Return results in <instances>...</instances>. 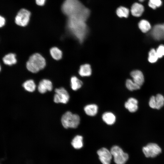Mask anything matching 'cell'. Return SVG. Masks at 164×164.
<instances>
[{
    "label": "cell",
    "mask_w": 164,
    "mask_h": 164,
    "mask_svg": "<svg viewBox=\"0 0 164 164\" xmlns=\"http://www.w3.org/2000/svg\"><path fill=\"white\" fill-rule=\"evenodd\" d=\"M138 101L133 98H129L125 104V107L131 112H134L138 109Z\"/></svg>",
    "instance_id": "cell-13"
},
{
    "label": "cell",
    "mask_w": 164,
    "mask_h": 164,
    "mask_svg": "<svg viewBox=\"0 0 164 164\" xmlns=\"http://www.w3.org/2000/svg\"><path fill=\"white\" fill-rule=\"evenodd\" d=\"M102 118L104 122L109 125L113 124L116 121L115 115L113 113L110 112L104 113L102 114Z\"/></svg>",
    "instance_id": "cell-15"
},
{
    "label": "cell",
    "mask_w": 164,
    "mask_h": 164,
    "mask_svg": "<svg viewBox=\"0 0 164 164\" xmlns=\"http://www.w3.org/2000/svg\"><path fill=\"white\" fill-rule=\"evenodd\" d=\"M98 107L95 104H89L86 105L84 108L85 113L88 116H93L97 113Z\"/></svg>",
    "instance_id": "cell-17"
},
{
    "label": "cell",
    "mask_w": 164,
    "mask_h": 164,
    "mask_svg": "<svg viewBox=\"0 0 164 164\" xmlns=\"http://www.w3.org/2000/svg\"><path fill=\"white\" fill-rule=\"evenodd\" d=\"M80 118L79 115L73 114L70 111L65 113L61 118V122L65 128H76L79 125Z\"/></svg>",
    "instance_id": "cell-4"
},
{
    "label": "cell",
    "mask_w": 164,
    "mask_h": 164,
    "mask_svg": "<svg viewBox=\"0 0 164 164\" xmlns=\"http://www.w3.org/2000/svg\"><path fill=\"white\" fill-rule=\"evenodd\" d=\"M0 26L1 27L4 25L5 23V19L3 17L0 16Z\"/></svg>",
    "instance_id": "cell-32"
},
{
    "label": "cell",
    "mask_w": 164,
    "mask_h": 164,
    "mask_svg": "<svg viewBox=\"0 0 164 164\" xmlns=\"http://www.w3.org/2000/svg\"><path fill=\"white\" fill-rule=\"evenodd\" d=\"M63 13L67 17H74L86 21L90 12L79 0H65L61 6Z\"/></svg>",
    "instance_id": "cell-1"
},
{
    "label": "cell",
    "mask_w": 164,
    "mask_h": 164,
    "mask_svg": "<svg viewBox=\"0 0 164 164\" xmlns=\"http://www.w3.org/2000/svg\"><path fill=\"white\" fill-rule=\"evenodd\" d=\"M99 159L103 164H110L112 158V155L108 149L102 148L97 152Z\"/></svg>",
    "instance_id": "cell-9"
},
{
    "label": "cell",
    "mask_w": 164,
    "mask_h": 164,
    "mask_svg": "<svg viewBox=\"0 0 164 164\" xmlns=\"http://www.w3.org/2000/svg\"><path fill=\"white\" fill-rule=\"evenodd\" d=\"M50 52L52 57L55 60H59L62 58V52L56 47L52 48L50 50Z\"/></svg>",
    "instance_id": "cell-23"
},
{
    "label": "cell",
    "mask_w": 164,
    "mask_h": 164,
    "mask_svg": "<svg viewBox=\"0 0 164 164\" xmlns=\"http://www.w3.org/2000/svg\"><path fill=\"white\" fill-rule=\"evenodd\" d=\"M152 37L155 40H160L164 39V23L155 25L151 32Z\"/></svg>",
    "instance_id": "cell-10"
},
{
    "label": "cell",
    "mask_w": 164,
    "mask_h": 164,
    "mask_svg": "<svg viewBox=\"0 0 164 164\" xmlns=\"http://www.w3.org/2000/svg\"><path fill=\"white\" fill-rule=\"evenodd\" d=\"M55 94L53 101L56 103H67L69 99L70 96L67 91L63 87L56 88L55 90Z\"/></svg>",
    "instance_id": "cell-7"
},
{
    "label": "cell",
    "mask_w": 164,
    "mask_h": 164,
    "mask_svg": "<svg viewBox=\"0 0 164 164\" xmlns=\"http://www.w3.org/2000/svg\"><path fill=\"white\" fill-rule=\"evenodd\" d=\"M130 75L135 83L140 86L143 84L144 78L141 71L138 70H134L131 72Z\"/></svg>",
    "instance_id": "cell-12"
},
{
    "label": "cell",
    "mask_w": 164,
    "mask_h": 164,
    "mask_svg": "<svg viewBox=\"0 0 164 164\" xmlns=\"http://www.w3.org/2000/svg\"><path fill=\"white\" fill-rule=\"evenodd\" d=\"M149 105L151 108L155 109L156 104L155 96H153L150 97L149 102Z\"/></svg>",
    "instance_id": "cell-30"
},
{
    "label": "cell",
    "mask_w": 164,
    "mask_h": 164,
    "mask_svg": "<svg viewBox=\"0 0 164 164\" xmlns=\"http://www.w3.org/2000/svg\"><path fill=\"white\" fill-rule=\"evenodd\" d=\"M46 65L44 58L40 54L35 53L30 57L26 63V67L29 71L36 73L43 69Z\"/></svg>",
    "instance_id": "cell-3"
},
{
    "label": "cell",
    "mask_w": 164,
    "mask_h": 164,
    "mask_svg": "<svg viewBox=\"0 0 164 164\" xmlns=\"http://www.w3.org/2000/svg\"><path fill=\"white\" fill-rule=\"evenodd\" d=\"M142 151L146 157L154 158L161 153L162 149L157 144L149 143L143 148Z\"/></svg>",
    "instance_id": "cell-6"
},
{
    "label": "cell",
    "mask_w": 164,
    "mask_h": 164,
    "mask_svg": "<svg viewBox=\"0 0 164 164\" xmlns=\"http://www.w3.org/2000/svg\"><path fill=\"white\" fill-rule=\"evenodd\" d=\"M129 9L125 7L121 6L118 8L116 10V14L120 18H127L129 14Z\"/></svg>",
    "instance_id": "cell-24"
},
{
    "label": "cell",
    "mask_w": 164,
    "mask_h": 164,
    "mask_svg": "<svg viewBox=\"0 0 164 164\" xmlns=\"http://www.w3.org/2000/svg\"><path fill=\"white\" fill-rule=\"evenodd\" d=\"M145 0H139V1L140 2H142Z\"/></svg>",
    "instance_id": "cell-33"
},
{
    "label": "cell",
    "mask_w": 164,
    "mask_h": 164,
    "mask_svg": "<svg viewBox=\"0 0 164 164\" xmlns=\"http://www.w3.org/2000/svg\"><path fill=\"white\" fill-rule=\"evenodd\" d=\"M30 15V12L25 9H21L15 18V22L17 25L25 26L28 24Z\"/></svg>",
    "instance_id": "cell-8"
},
{
    "label": "cell",
    "mask_w": 164,
    "mask_h": 164,
    "mask_svg": "<svg viewBox=\"0 0 164 164\" xmlns=\"http://www.w3.org/2000/svg\"><path fill=\"white\" fill-rule=\"evenodd\" d=\"M144 10L143 6L139 3H135L132 5L131 11L132 15L135 17L140 16Z\"/></svg>",
    "instance_id": "cell-14"
},
{
    "label": "cell",
    "mask_w": 164,
    "mask_h": 164,
    "mask_svg": "<svg viewBox=\"0 0 164 164\" xmlns=\"http://www.w3.org/2000/svg\"><path fill=\"white\" fill-rule=\"evenodd\" d=\"M79 75L82 77H88L92 73V70L90 65L85 64L81 65L78 71Z\"/></svg>",
    "instance_id": "cell-16"
},
{
    "label": "cell",
    "mask_w": 164,
    "mask_h": 164,
    "mask_svg": "<svg viewBox=\"0 0 164 164\" xmlns=\"http://www.w3.org/2000/svg\"><path fill=\"white\" fill-rule=\"evenodd\" d=\"M67 26L70 33L80 43H82L88 32L86 21L74 17H68Z\"/></svg>",
    "instance_id": "cell-2"
},
{
    "label": "cell",
    "mask_w": 164,
    "mask_h": 164,
    "mask_svg": "<svg viewBox=\"0 0 164 164\" xmlns=\"http://www.w3.org/2000/svg\"><path fill=\"white\" fill-rule=\"evenodd\" d=\"M15 56V54L12 53L7 54L3 58V62L4 64L8 65L14 64L17 62Z\"/></svg>",
    "instance_id": "cell-19"
},
{
    "label": "cell",
    "mask_w": 164,
    "mask_h": 164,
    "mask_svg": "<svg viewBox=\"0 0 164 164\" xmlns=\"http://www.w3.org/2000/svg\"><path fill=\"white\" fill-rule=\"evenodd\" d=\"M156 50L159 58H161L164 56V45H160Z\"/></svg>",
    "instance_id": "cell-29"
},
{
    "label": "cell",
    "mask_w": 164,
    "mask_h": 164,
    "mask_svg": "<svg viewBox=\"0 0 164 164\" xmlns=\"http://www.w3.org/2000/svg\"><path fill=\"white\" fill-rule=\"evenodd\" d=\"M53 89L51 82L47 79H43L39 83L38 87V91L40 93L44 94L47 91H51Z\"/></svg>",
    "instance_id": "cell-11"
},
{
    "label": "cell",
    "mask_w": 164,
    "mask_h": 164,
    "mask_svg": "<svg viewBox=\"0 0 164 164\" xmlns=\"http://www.w3.org/2000/svg\"><path fill=\"white\" fill-rule=\"evenodd\" d=\"M82 81L76 77L74 76L72 77L70 79V85L72 89L76 91L80 89L82 86Z\"/></svg>",
    "instance_id": "cell-20"
},
{
    "label": "cell",
    "mask_w": 164,
    "mask_h": 164,
    "mask_svg": "<svg viewBox=\"0 0 164 164\" xmlns=\"http://www.w3.org/2000/svg\"><path fill=\"white\" fill-rule=\"evenodd\" d=\"M110 152L114 157V161L116 164H125L128 159V154L117 145L113 146Z\"/></svg>",
    "instance_id": "cell-5"
},
{
    "label": "cell",
    "mask_w": 164,
    "mask_h": 164,
    "mask_svg": "<svg viewBox=\"0 0 164 164\" xmlns=\"http://www.w3.org/2000/svg\"><path fill=\"white\" fill-rule=\"evenodd\" d=\"M46 0H36V4L42 6L44 4Z\"/></svg>",
    "instance_id": "cell-31"
},
{
    "label": "cell",
    "mask_w": 164,
    "mask_h": 164,
    "mask_svg": "<svg viewBox=\"0 0 164 164\" xmlns=\"http://www.w3.org/2000/svg\"><path fill=\"white\" fill-rule=\"evenodd\" d=\"M22 86L24 89L29 92H33L36 89V85L34 81L32 80H26L24 82Z\"/></svg>",
    "instance_id": "cell-22"
},
{
    "label": "cell",
    "mask_w": 164,
    "mask_h": 164,
    "mask_svg": "<svg viewBox=\"0 0 164 164\" xmlns=\"http://www.w3.org/2000/svg\"><path fill=\"white\" fill-rule=\"evenodd\" d=\"M138 26L140 30L143 33H146L151 29L149 22L145 19L141 20L138 23Z\"/></svg>",
    "instance_id": "cell-21"
},
{
    "label": "cell",
    "mask_w": 164,
    "mask_h": 164,
    "mask_svg": "<svg viewBox=\"0 0 164 164\" xmlns=\"http://www.w3.org/2000/svg\"><path fill=\"white\" fill-rule=\"evenodd\" d=\"M83 137L80 135H77L73 138L71 142L72 146L75 149H79L83 146Z\"/></svg>",
    "instance_id": "cell-18"
},
{
    "label": "cell",
    "mask_w": 164,
    "mask_h": 164,
    "mask_svg": "<svg viewBox=\"0 0 164 164\" xmlns=\"http://www.w3.org/2000/svg\"><path fill=\"white\" fill-rule=\"evenodd\" d=\"M159 58L156 50L151 49L149 53V61L152 63H154L157 61Z\"/></svg>",
    "instance_id": "cell-26"
},
{
    "label": "cell",
    "mask_w": 164,
    "mask_h": 164,
    "mask_svg": "<svg viewBox=\"0 0 164 164\" xmlns=\"http://www.w3.org/2000/svg\"><path fill=\"white\" fill-rule=\"evenodd\" d=\"M155 109H159L164 105V97L161 94H158L155 96Z\"/></svg>",
    "instance_id": "cell-27"
},
{
    "label": "cell",
    "mask_w": 164,
    "mask_h": 164,
    "mask_svg": "<svg viewBox=\"0 0 164 164\" xmlns=\"http://www.w3.org/2000/svg\"><path fill=\"white\" fill-rule=\"evenodd\" d=\"M162 4V2L161 0H149L148 3L149 6L154 9L160 7Z\"/></svg>",
    "instance_id": "cell-28"
},
{
    "label": "cell",
    "mask_w": 164,
    "mask_h": 164,
    "mask_svg": "<svg viewBox=\"0 0 164 164\" xmlns=\"http://www.w3.org/2000/svg\"><path fill=\"white\" fill-rule=\"evenodd\" d=\"M125 85L127 88L130 91L138 90L140 88V86L130 79L126 80Z\"/></svg>",
    "instance_id": "cell-25"
}]
</instances>
